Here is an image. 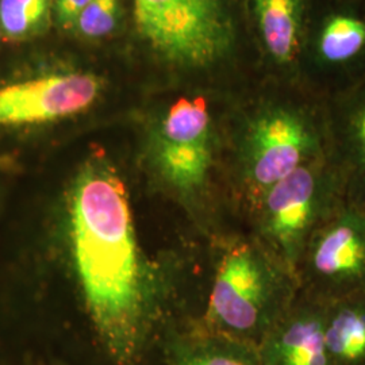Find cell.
Listing matches in <instances>:
<instances>
[{
	"instance_id": "7",
	"label": "cell",
	"mask_w": 365,
	"mask_h": 365,
	"mask_svg": "<svg viewBox=\"0 0 365 365\" xmlns=\"http://www.w3.org/2000/svg\"><path fill=\"white\" fill-rule=\"evenodd\" d=\"M297 274L300 291L321 302L365 292V209L345 202L315 232Z\"/></svg>"
},
{
	"instance_id": "12",
	"label": "cell",
	"mask_w": 365,
	"mask_h": 365,
	"mask_svg": "<svg viewBox=\"0 0 365 365\" xmlns=\"http://www.w3.org/2000/svg\"><path fill=\"white\" fill-rule=\"evenodd\" d=\"M325 339L331 365H365V292L325 302Z\"/></svg>"
},
{
	"instance_id": "10",
	"label": "cell",
	"mask_w": 365,
	"mask_h": 365,
	"mask_svg": "<svg viewBox=\"0 0 365 365\" xmlns=\"http://www.w3.org/2000/svg\"><path fill=\"white\" fill-rule=\"evenodd\" d=\"M153 365H261L256 346L203 327L196 315L173 321L160 341Z\"/></svg>"
},
{
	"instance_id": "13",
	"label": "cell",
	"mask_w": 365,
	"mask_h": 365,
	"mask_svg": "<svg viewBox=\"0 0 365 365\" xmlns=\"http://www.w3.org/2000/svg\"><path fill=\"white\" fill-rule=\"evenodd\" d=\"M303 0H255V10L267 49L280 63L297 52Z\"/></svg>"
},
{
	"instance_id": "3",
	"label": "cell",
	"mask_w": 365,
	"mask_h": 365,
	"mask_svg": "<svg viewBox=\"0 0 365 365\" xmlns=\"http://www.w3.org/2000/svg\"><path fill=\"white\" fill-rule=\"evenodd\" d=\"M212 271L199 322L259 346L300 292L299 279L245 232L209 247Z\"/></svg>"
},
{
	"instance_id": "1",
	"label": "cell",
	"mask_w": 365,
	"mask_h": 365,
	"mask_svg": "<svg viewBox=\"0 0 365 365\" xmlns=\"http://www.w3.org/2000/svg\"><path fill=\"white\" fill-rule=\"evenodd\" d=\"M68 244L96 349L106 365H153L175 312L173 274L145 253L130 194L103 152L78 168L66 199Z\"/></svg>"
},
{
	"instance_id": "9",
	"label": "cell",
	"mask_w": 365,
	"mask_h": 365,
	"mask_svg": "<svg viewBox=\"0 0 365 365\" xmlns=\"http://www.w3.org/2000/svg\"><path fill=\"white\" fill-rule=\"evenodd\" d=\"M257 352L261 365H331L325 339V302L300 291Z\"/></svg>"
},
{
	"instance_id": "6",
	"label": "cell",
	"mask_w": 365,
	"mask_h": 365,
	"mask_svg": "<svg viewBox=\"0 0 365 365\" xmlns=\"http://www.w3.org/2000/svg\"><path fill=\"white\" fill-rule=\"evenodd\" d=\"M134 19L140 36L179 66H209L235 39L223 0H134Z\"/></svg>"
},
{
	"instance_id": "2",
	"label": "cell",
	"mask_w": 365,
	"mask_h": 365,
	"mask_svg": "<svg viewBox=\"0 0 365 365\" xmlns=\"http://www.w3.org/2000/svg\"><path fill=\"white\" fill-rule=\"evenodd\" d=\"M223 140L207 103L182 98L149 126L145 155L153 182L212 247L242 230L226 180Z\"/></svg>"
},
{
	"instance_id": "16",
	"label": "cell",
	"mask_w": 365,
	"mask_h": 365,
	"mask_svg": "<svg viewBox=\"0 0 365 365\" xmlns=\"http://www.w3.org/2000/svg\"><path fill=\"white\" fill-rule=\"evenodd\" d=\"M120 0H91L78 19V33L88 38H101L117 26Z\"/></svg>"
},
{
	"instance_id": "17",
	"label": "cell",
	"mask_w": 365,
	"mask_h": 365,
	"mask_svg": "<svg viewBox=\"0 0 365 365\" xmlns=\"http://www.w3.org/2000/svg\"><path fill=\"white\" fill-rule=\"evenodd\" d=\"M90 1L91 0H54L53 14L57 25L63 30L75 29Z\"/></svg>"
},
{
	"instance_id": "15",
	"label": "cell",
	"mask_w": 365,
	"mask_h": 365,
	"mask_svg": "<svg viewBox=\"0 0 365 365\" xmlns=\"http://www.w3.org/2000/svg\"><path fill=\"white\" fill-rule=\"evenodd\" d=\"M365 48V22L352 15H336L327 21L319 39L322 57L345 63Z\"/></svg>"
},
{
	"instance_id": "8",
	"label": "cell",
	"mask_w": 365,
	"mask_h": 365,
	"mask_svg": "<svg viewBox=\"0 0 365 365\" xmlns=\"http://www.w3.org/2000/svg\"><path fill=\"white\" fill-rule=\"evenodd\" d=\"M105 80L93 73H58L0 87V126L41 125L88 110Z\"/></svg>"
},
{
	"instance_id": "14",
	"label": "cell",
	"mask_w": 365,
	"mask_h": 365,
	"mask_svg": "<svg viewBox=\"0 0 365 365\" xmlns=\"http://www.w3.org/2000/svg\"><path fill=\"white\" fill-rule=\"evenodd\" d=\"M54 0H0V27L7 38L29 39L45 33Z\"/></svg>"
},
{
	"instance_id": "4",
	"label": "cell",
	"mask_w": 365,
	"mask_h": 365,
	"mask_svg": "<svg viewBox=\"0 0 365 365\" xmlns=\"http://www.w3.org/2000/svg\"><path fill=\"white\" fill-rule=\"evenodd\" d=\"M225 161L226 180L238 223L274 182L314 160L330 155L329 126L310 110L265 103L241 118Z\"/></svg>"
},
{
	"instance_id": "5",
	"label": "cell",
	"mask_w": 365,
	"mask_h": 365,
	"mask_svg": "<svg viewBox=\"0 0 365 365\" xmlns=\"http://www.w3.org/2000/svg\"><path fill=\"white\" fill-rule=\"evenodd\" d=\"M344 203L342 180L329 155L274 182L249 211L242 232L298 274L315 232Z\"/></svg>"
},
{
	"instance_id": "11",
	"label": "cell",
	"mask_w": 365,
	"mask_h": 365,
	"mask_svg": "<svg viewBox=\"0 0 365 365\" xmlns=\"http://www.w3.org/2000/svg\"><path fill=\"white\" fill-rule=\"evenodd\" d=\"M330 157L339 170L345 202L365 209V95L329 128Z\"/></svg>"
}]
</instances>
